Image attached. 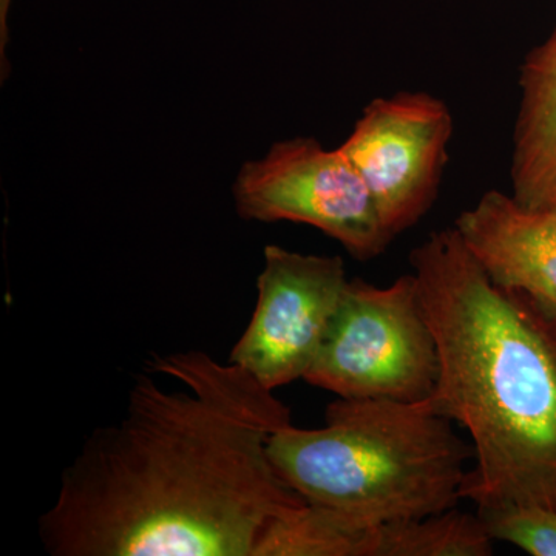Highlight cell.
<instances>
[{
    "label": "cell",
    "mask_w": 556,
    "mask_h": 556,
    "mask_svg": "<svg viewBox=\"0 0 556 556\" xmlns=\"http://www.w3.org/2000/svg\"><path fill=\"white\" fill-rule=\"evenodd\" d=\"M126 412L62 473L39 538L53 556H255L266 529L305 504L269 457L291 422L274 391L203 351L155 356Z\"/></svg>",
    "instance_id": "1"
},
{
    "label": "cell",
    "mask_w": 556,
    "mask_h": 556,
    "mask_svg": "<svg viewBox=\"0 0 556 556\" xmlns=\"http://www.w3.org/2000/svg\"><path fill=\"white\" fill-rule=\"evenodd\" d=\"M409 262L439 354L426 401L473 442L463 500L556 510L555 306L495 283L455 226Z\"/></svg>",
    "instance_id": "2"
},
{
    "label": "cell",
    "mask_w": 556,
    "mask_h": 556,
    "mask_svg": "<svg viewBox=\"0 0 556 556\" xmlns=\"http://www.w3.org/2000/svg\"><path fill=\"white\" fill-rule=\"evenodd\" d=\"M277 473L314 506L367 525L444 514L463 500L473 445L427 401L343 399L325 426L288 424L269 439Z\"/></svg>",
    "instance_id": "3"
},
{
    "label": "cell",
    "mask_w": 556,
    "mask_h": 556,
    "mask_svg": "<svg viewBox=\"0 0 556 556\" xmlns=\"http://www.w3.org/2000/svg\"><path fill=\"white\" fill-rule=\"evenodd\" d=\"M439 378L437 340L415 274L378 288L348 281L345 295L305 380L343 399L422 402Z\"/></svg>",
    "instance_id": "4"
},
{
    "label": "cell",
    "mask_w": 556,
    "mask_h": 556,
    "mask_svg": "<svg viewBox=\"0 0 556 556\" xmlns=\"http://www.w3.org/2000/svg\"><path fill=\"white\" fill-rule=\"evenodd\" d=\"M233 199L243 218L313 226L361 262L379 257L394 240L345 153L316 138L278 141L263 159L244 163Z\"/></svg>",
    "instance_id": "5"
},
{
    "label": "cell",
    "mask_w": 556,
    "mask_h": 556,
    "mask_svg": "<svg viewBox=\"0 0 556 556\" xmlns=\"http://www.w3.org/2000/svg\"><path fill=\"white\" fill-rule=\"evenodd\" d=\"M453 130L447 102L427 91H397L369 102L340 146L394 239L433 207Z\"/></svg>",
    "instance_id": "6"
},
{
    "label": "cell",
    "mask_w": 556,
    "mask_h": 556,
    "mask_svg": "<svg viewBox=\"0 0 556 556\" xmlns=\"http://www.w3.org/2000/svg\"><path fill=\"white\" fill-rule=\"evenodd\" d=\"M345 263L269 244L251 321L232 348L239 365L268 390L305 379L348 287Z\"/></svg>",
    "instance_id": "7"
},
{
    "label": "cell",
    "mask_w": 556,
    "mask_h": 556,
    "mask_svg": "<svg viewBox=\"0 0 556 556\" xmlns=\"http://www.w3.org/2000/svg\"><path fill=\"white\" fill-rule=\"evenodd\" d=\"M490 278L556 308V206H521L511 193L489 190L455 223Z\"/></svg>",
    "instance_id": "8"
},
{
    "label": "cell",
    "mask_w": 556,
    "mask_h": 556,
    "mask_svg": "<svg viewBox=\"0 0 556 556\" xmlns=\"http://www.w3.org/2000/svg\"><path fill=\"white\" fill-rule=\"evenodd\" d=\"M514 126L511 197L521 206H556V28L526 54L519 68Z\"/></svg>",
    "instance_id": "9"
},
{
    "label": "cell",
    "mask_w": 556,
    "mask_h": 556,
    "mask_svg": "<svg viewBox=\"0 0 556 556\" xmlns=\"http://www.w3.org/2000/svg\"><path fill=\"white\" fill-rule=\"evenodd\" d=\"M378 527L305 503L270 522L255 556H375Z\"/></svg>",
    "instance_id": "10"
},
{
    "label": "cell",
    "mask_w": 556,
    "mask_h": 556,
    "mask_svg": "<svg viewBox=\"0 0 556 556\" xmlns=\"http://www.w3.org/2000/svg\"><path fill=\"white\" fill-rule=\"evenodd\" d=\"M493 540L477 515L452 510L419 519L382 522L375 556H489Z\"/></svg>",
    "instance_id": "11"
},
{
    "label": "cell",
    "mask_w": 556,
    "mask_h": 556,
    "mask_svg": "<svg viewBox=\"0 0 556 556\" xmlns=\"http://www.w3.org/2000/svg\"><path fill=\"white\" fill-rule=\"evenodd\" d=\"M486 533L493 541H506L532 556H556V510L527 504L479 507Z\"/></svg>",
    "instance_id": "12"
},
{
    "label": "cell",
    "mask_w": 556,
    "mask_h": 556,
    "mask_svg": "<svg viewBox=\"0 0 556 556\" xmlns=\"http://www.w3.org/2000/svg\"><path fill=\"white\" fill-rule=\"evenodd\" d=\"M11 0H0V54L2 67H5V46L9 42V11Z\"/></svg>",
    "instance_id": "13"
}]
</instances>
